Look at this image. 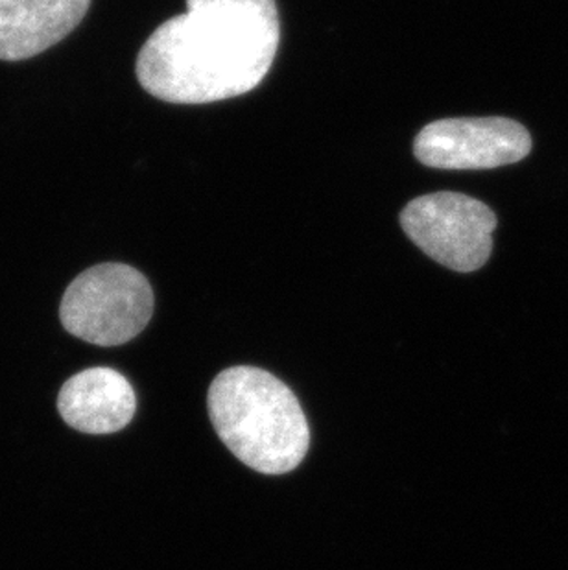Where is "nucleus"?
I'll return each instance as SVG.
<instances>
[{"label":"nucleus","instance_id":"1","mask_svg":"<svg viewBox=\"0 0 568 570\" xmlns=\"http://www.w3.org/2000/svg\"><path fill=\"white\" fill-rule=\"evenodd\" d=\"M280 41L275 0H187L140 49L137 78L165 102L229 100L266 78Z\"/></svg>","mask_w":568,"mask_h":570},{"label":"nucleus","instance_id":"2","mask_svg":"<svg viewBox=\"0 0 568 570\" xmlns=\"http://www.w3.org/2000/svg\"><path fill=\"white\" fill-rule=\"evenodd\" d=\"M207 401L216 434L247 468L284 474L305 460L309 421L294 392L272 373L229 367L213 381Z\"/></svg>","mask_w":568,"mask_h":570},{"label":"nucleus","instance_id":"3","mask_svg":"<svg viewBox=\"0 0 568 570\" xmlns=\"http://www.w3.org/2000/svg\"><path fill=\"white\" fill-rule=\"evenodd\" d=\"M154 314V292L139 269L106 263L86 269L65 291L59 317L67 333L100 347L137 338Z\"/></svg>","mask_w":568,"mask_h":570},{"label":"nucleus","instance_id":"4","mask_svg":"<svg viewBox=\"0 0 568 570\" xmlns=\"http://www.w3.org/2000/svg\"><path fill=\"white\" fill-rule=\"evenodd\" d=\"M401 226L435 263L469 274L491 257L497 216L466 194L434 193L412 199L402 209Z\"/></svg>","mask_w":568,"mask_h":570},{"label":"nucleus","instance_id":"5","mask_svg":"<svg viewBox=\"0 0 568 570\" xmlns=\"http://www.w3.org/2000/svg\"><path fill=\"white\" fill-rule=\"evenodd\" d=\"M531 137L505 117L443 119L424 126L413 142L418 161L441 170H486L528 157Z\"/></svg>","mask_w":568,"mask_h":570},{"label":"nucleus","instance_id":"6","mask_svg":"<svg viewBox=\"0 0 568 570\" xmlns=\"http://www.w3.org/2000/svg\"><path fill=\"white\" fill-rule=\"evenodd\" d=\"M59 415L86 434H114L134 420L137 395L128 379L111 367H89L65 382L58 397Z\"/></svg>","mask_w":568,"mask_h":570},{"label":"nucleus","instance_id":"7","mask_svg":"<svg viewBox=\"0 0 568 570\" xmlns=\"http://www.w3.org/2000/svg\"><path fill=\"white\" fill-rule=\"evenodd\" d=\"M91 0H0V60L21 61L63 41Z\"/></svg>","mask_w":568,"mask_h":570}]
</instances>
